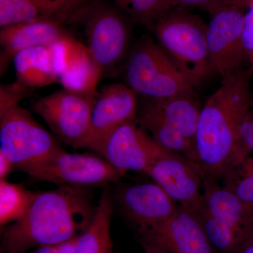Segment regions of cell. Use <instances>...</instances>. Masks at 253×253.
<instances>
[{"instance_id": "cell-1", "label": "cell", "mask_w": 253, "mask_h": 253, "mask_svg": "<svg viewBox=\"0 0 253 253\" xmlns=\"http://www.w3.org/2000/svg\"><path fill=\"white\" fill-rule=\"evenodd\" d=\"M96 209L83 189L59 186L36 192L24 215L5 229L4 253H23L81 235L78 231L86 230Z\"/></svg>"}, {"instance_id": "cell-2", "label": "cell", "mask_w": 253, "mask_h": 253, "mask_svg": "<svg viewBox=\"0 0 253 253\" xmlns=\"http://www.w3.org/2000/svg\"><path fill=\"white\" fill-rule=\"evenodd\" d=\"M250 75L242 69L222 78L221 85L201 108L196 136L198 165L219 179L236 157L239 129L253 94Z\"/></svg>"}, {"instance_id": "cell-3", "label": "cell", "mask_w": 253, "mask_h": 253, "mask_svg": "<svg viewBox=\"0 0 253 253\" xmlns=\"http://www.w3.org/2000/svg\"><path fill=\"white\" fill-rule=\"evenodd\" d=\"M208 24L188 9H168L151 31L176 67L199 87L214 73L207 40Z\"/></svg>"}, {"instance_id": "cell-4", "label": "cell", "mask_w": 253, "mask_h": 253, "mask_svg": "<svg viewBox=\"0 0 253 253\" xmlns=\"http://www.w3.org/2000/svg\"><path fill=\"white\" fill-rule=\"evenodd\" d=\"M123 73L126 84L139 96H196L194 85L151 35L134 42Z\"/></svg>"}, {"instance_id": "cell-5", "label": "cell", "mask_w": 253, "mask_h": 253, "mask_svg": "<svg viewBox=\"0 0 253 253\" xmlns=\"http://www.w3.org/2000/svg\"><path fill=\"white\" fill-rule=\"evenodd\" d=\"M204 205L196 214L208 239L220 253H238L253 236V209L216 178L205 174Z\"/></svg>"}, {"instance_id": "cell-6", "label": "cell", "mask_w": 253, "mask_h": 253, "mask_svg": "<svg viewBox=\"0 0 253 253\" xmlns=\"http://www.w3.org/2000/svg\"><path fill=\"white\" fill-rule=\"evenodd\" d=\"M88 49L99 66L102 78L123 72L134 42V22L111 0H97L81 21Z\"/></svg>"}, {"instance_id": "cell-7", "label": "cell", "mask_w": 253, "mask_h": 253, "mask_svg": "<svg viewBox=\"0 0 253 253\" xmlns=\"http://www.w3.org/2000/svg\"><path fill=\"white\" fill-rule=\"evenodd\" d=\"M62 149L56 137L20 106L0 114V154L25 171Z\"/></svg>"}, {"instance_id": "cell-8", "label": "cell", "mask_w": 253, "mask_h": 253, "mask_svg": "<svg viewBox=\"0 0 253 253\" xmlns=\"http://www.w3.org/2000/svg\"><path fill=\"white\" fill-rule=\"evenodd\" d=\"M23 172L36 181L83 190L106 187L122 177L99 154H74L63 149Z\"/></svg>"}, {"instance_id": "cell-9", "label": "cell", "mask_w": 253, "mask_h": 253, "mask_svg": "<svg viewBox=\"0 0 253 253\" xmlns=\"http://www.w3.org/2000/svg\"><path fill=\"white\" fill-rule=\"evenodd\" d=\"M96 99L62 89L37 99L32 109L60 141L73 149H83L87 147Z\"/></svg>"}, {"instance_id": "cell-10", "label": "cell", "mask_w": 253, "mask_h": 253, "mask_svg": "<svg viewBox=\"0 0 253 253\" xmlns=\"http://www.w3.org/2000/svg\"><path fill=\"white\" fill-rule=\"evenodd\" d=\"M246 10L237 6H222L210 14L208 49L214 72L221 78L241 71L246 62L242 38Z\"/></svg>"}, {"instance_id": "cell-11", "label": "cell", "mask_w": 253, "mask_h": 253, "mask_svg": "<svg viewBox=\"0 0 253 253\" xmlns=\"http://www.w3.org/2000/svg\"><path fill=\"white\" fill-rule=\"evenodd\" d=\"M169 151L160 146L135 120L113 131L99 155L123 176L128 172L146 174L158 158Z\"/></svg>"}, {"instance_id": "cell-12", "label": "cell", "mask_w": 253, "mask_h": 253, "mask_svg": "<svg viewBox=\"0 0 253 253\" xmlns=\"http://www.w3.org/2000/svg\"><path fill=\"white\" fill-rule=\"evenodd\" d=\"M146 174L179 206L195 214L202 208L204 172L184 156L169 151L158 158Z\"/></svg>"}, {"instance_id": "cell-13", "label": "cell", "mask_w": 253, "mask_h": 253, "mask_svg": "<svg viewBox=\"0 0 253 253\" xmlns=\"http://www.w3.org/2000/svg\"><path fill=\"white\" fill-rule=\"evenodd\" d=\"M139 96L123 83L103 86L91 114L87 147L100 154L105 141L119 126L136 120Z\"/></svg>"}, {"instance_id": "cell-14", "label": "cell", "mask_w": 253, "mask_h": 253, "mask_svg": "<svg viewBox=\"0 0 253 253\" xmlns=\"http://www.w3.org/2000/svg\"><path fill=\"white\" fill-rule=\"evenodd\" d=\"M59 83L63 89L78 94L96 96L102 78L101 70L87 46L74 37H65L50 44Z\"/></svg>"}, {"instance_id": "cell-15", "label": "cell", "mask_w": 253, "mask_h": 253, "mask_svg": "<svg viewBox=\"0 0 253 253\" xmlns=\"http://www.w3.org/2000/svg\"><path fill=\"white\" fill-rule=\"evenodd\" d=\"M139 233L141 240L169 253H218L198 216L182 206L167 220Z\"/></svg>"}, {"instance_id": "cell-16", "label": "cell", "mask_w": 253, "mask_h": 253, "mask_svg": "<svg viewBox=\"0 0 253 253\" xmlns=\"http://www.w3.org/2000/svg\"><path fill=\"white\" fill-rule=\"evenodd\" d=\"M97 0H0V27L44 21L66 26L81 23Z\"/></svg>"}, {"instance_id": "cell-17", "label": "cell", "mask_w": 253, "mask_h": 253, "mask_svg": "<svg viewBox=\"0 0 253 253\" xmlns=\"http://www.w3.org/2000/svg\"><path fill=\"white\" fill-rule=\"evenodd\" d=\"M116 199L123 214L139 232L167 220L179 207L156 182L123 186Z\"/></svg>"}, {"instance_id": "cell-18", "label": "cell", "mask_w": 253, "mask_h": 253, "mask_svg": "<svg viewBox=\"0 0 253 253\" xmlns=\"http://www.w3.org/2000/svg\"><path fill=\"white\" fill-rule=\"evenodd\" d=\"M202 106L196 96H180L166 99L139 96L136 121L157 123L179 131L196 144V131Z\"/></svg>"}, {"instance_id": "cell-19", "label": "cell", "mask_w": 253, "mask_h": 253, "mask_svg": "<svg viewBox=\"0 0 253 253\" xmlns=\"http://www.w3.org/2000/svg\"><path fill=\"white\" fill-rule=\"evenodd\" d=\"M0 76L7 71L15 56L23 50L48 46L71 36L66 27L44 21H29L0 27Z\"/></svg>"}, {"instance_id": "cell-20", "label": "cell", "mask_w": 253, "mask_h": 253, "mask_svg": "<svg viewBox=\"0 0 253 253\" xmlns=\"http://www.w3.org/2000/svg\"><path fill=\"white\" fill-rule=\"evenodd\" d=\"M16 81L30 89L59 83L50 46H38L23 50L13 60Z\"/></svg>"}, {"instance_id": "cell-21", "label": "cell", "mask_w": 253, "mask_h": 253, "mask_svg": "<svg viewBox=\"0 0 253 253\" xmlns=\"http://www.w3.org/2000/svg\"><path fill=\"white\" fill-rule=\"evenodd\" d=\"M112 195L109 186H106L96 206L92 221L79 236L76 253H112Z\"/></svg>"}, {"instance_id": "cell-22", "label": "cell", "mask_w": 253, "mask_h": 253, "mask_svg": "<svg viewBox=\"0 0 253 253\" xmlns=\"http://www.w3.org/2000/svg\"><path fill=\"white\" fill-rule=\"evenodd\" d=\"M218 180L241 202L253 209V153L238 156Z\"/></svg>"}, {"instance_id": "cell-23", "label": "cell", "mask_w": 253, "mask_h": 253, "mask_svg": "<svg viewBox=\"0 0 253 253\" xmlns=\"http://www.w3.org/2000/svg\"><path fill=\"white\" fill-rule=\"evenodd\" d=\"M20 184H13L6 179H0V224L18 221L24 215L36 196Z\"/></svg>"}, {"instance_id": "cell-24", "label": "cell", "mask_w": 253, "mask_h": 253, "mask_svg": "<svg viewBox=\"0 0 253 253\" xmlns=\"http://www.w3.org/2000/svg\"><path fill=\"white\" fill-rule=\"evenodd\" d=\"M133 22L146 26L151 31L169 9L166 0H111Z\"/></svg>"}, {"instance_id": "cell-25", "label": "cell", "mask_w": 253, "mask_h": 253, "mask_svg": "<svg viewBox=\"0 0 253 253\" xmlns=\"http://www.w3.org/2000/svg\"><path fill=\"white\" fill-rule=\"evenodd\" d=\"M33 89L23 85L17 81L11 84H0V114L7 110L19 106L25 98L31 96Z\"/></svg>"}, {"instance_id": "cell-26", "label": "cell", "mask_w": 253, "mask_h": 253, "mask_svg": "<svg viewBox=\"0 0 253 253\" xmlns=\"http://www.w3.org/2000/svg\"><path fill=\"white\" fill-rule=\"evenodd\" d=\"M253 153V95L249 111L239 129V146L236 157L239 154Z\"/></svg>"}, {"instance_id": "cell-27", "label": "cell", "mask_w": 253, "mask_h": 253, "mask_svg": "<svg viewBox=\"0 0 253 253\" xmlns=\"http://www.w3.org/2000/svg\"><path fill=\"white\" fill-rule=\"evenodd\" d=\"M245 57L249 64L248 71L253 74V3L246 10L242 32Z\"/></svg>"}, {"instance_id": "cell-28", "label": "cell", "mask_w": 253, "mask_h": 253, "mask_svg": "<svg viewBox=\"0 0 253 253\" xmlns=\"http://www.w3.org/2000/svg\"><path fill=\"white\" fill-rule=\"evenodd\" d=\"M168 8L179 7L184 9L198 7L209 14L219 6V0H166Z\"/></svg>"}, {"instance_id": "cell-29", "label": "cell", "mask_w": 253, "mask_h": 253, "mask_svg": "<svg viewBox=\"0 0 253 253\" xmlns=\"http://www.w3.org/2000/svg\"><path fill=\"white\" fill-rule=\"evenodd\" d=\"M79 236L56 245V253H76Z\"/></svg>"}, {"instance_id": "cell-30", "label": "cell", "mask_w": 253, "mask_h": 253, "mask_svg": "<svg viewBox=\"0 0 253 253\" xmlns=\"http://www.w3.org/2000/svg\"><path fill=\"white\" fill-rule=\"evenodd\" d=\"M14 164L2 154H0V179H6L13 169Z\"/></svg>"}, {"instance_id": "cell-31", "label": "cell", "mask_w": 253, "mask_h": 253, "mask_svg": "<svg viewBox=\"0 0 253 253\" xmlns=\"http://www.w3.org/2000/svg\"><path fill=\"white\" fill-rule=\"evenodd\" d=\"M253 3V0H219V7L222 6H231L248 9Z\"/></svg>"}, {"instance_id": "cell-32", "label": "cell", "mask_w": 253, "mask_h": 253, "mask_svg": "<svg viewBox=\"0 0 253 253\" xmlns=\"http://www.w3.org/2000/svg\"><path fill=\"white\" fill-rule=\"evenodd\" d=\"M141 244L145 253H169L156 245L150 244L144 240H141Z\"/></svg>"}, {"instance_id": "cell-33", "label": "cell", "mask_w": 253, "mask_h": 253, "mask_svg": "<svg viewBox=\"0 0 253 253\" xmlns=\"http://www.w3.org/2000/svg\"><path fill=\"white\" fill-rule=\"evenodd\" d=\"M34 253H56V245H46L38 247Z\"/></svg>"}, {"instance_id": "cell-34", "label": "cell", "mask_w": 253, "mask_h": 253, "mask_svg": "<svg viewBox=\"0 0 253 253\" xmlns=\"http://www.w3.org/2000/svg\"><path fill=\"white\" fill-rule=\"evenodd\" d=\"M238 253H253V236L244 245Z\"/></svg>"}]
</instances>
